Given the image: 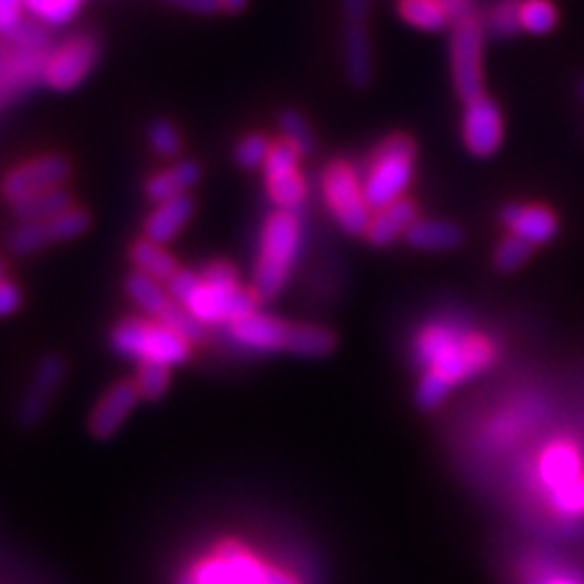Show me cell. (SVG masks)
<instances>
[{"label":"cell","instance_id":"1","mask_svg":"<svg viewBox=\"0 0 584 584\" xmlns=\"http://www.w3.org/2000/svg\"><path fill=\"white\" fill-rule=\"evenodd\" d=\"M230 336L249 351L290 353L300 359H326L339 346V339L329 326L292 324L261 312L230 324Z\"/></svg>","mask_w":584,"mask_h":584},{"label":"cell","instance_id":"2","mask_svg":"<svg viewBox=\"0 0 584 584\" xmlns=\"http://www.w3.org/2000/svg\"><path fill=\"white\" fill-rule=\"evenodd\" d=\"M302 246V224L298 212L275 210L261 226L259 259L253 269V292L261 302H269L283 292L290 281L292 265Z\"/></svg>","mask_w":584,"mask_h":584},{"label":"cell","instance_id":"3","mask_svg":"<svg viewBox=\"0 0 584 584\" xmlns=\"http://www.w3.org/2000/svg\"><path fill=\"white\" fill-rule=\"evenodd\" d=\"M416 359L453 387L492 361V346L480 336H461L443 326H431L416 339Z\"/></svg>","mask_w":584,"mask_h":584},{"label":"cell","instance_id":"4","mask_svg":"<svg viewBox=\"0 0 584 584\" xmlns=\"http://www.w3.org/2000/svg\"><path fill=\"white\" fill-rule=\"evenodd\" d=\"M110 346L134 363H161L169 367L188 363L193 353V344L169 326L139 316H127L110 329Z\"/></svg>","mask_w":584,"mask_h":584},{"label":"cell","instance_id":"5","mask_svg":"<svg viewBox=\"0 0 584 584\" xmlns=\"http://www.w3.org/2000/svg\"><path fill=\"white\" fill-rule=\"evenodd\" d=\"M416 147L407 134H392L373 151L363 178L365 200L371 210H383L407 193L414 175Z\"/></svg>","mask_w":584,"mask_h":584},{"label":"cell","instance_id":"6","mask_svg":"<svg viewBox=\"0 0 584 584\" xmlns=\"http://www.w3.org/2000/svg\"><path fill=\"white\" fill-rule=\"evenodd\" d=\"M322 198L336 224L351 236H365L373 210L365 200L363 181L346 161L329 163L322 173Z\"/></svg>","mask_w":584,"mask_h":584},{"label":"cell","instance_id":"7","mask_svg":"<svg viewBox=\"0 0 584 584\" xmlns=\"http://www.w3.org/2000/svg\"><path fill=\"white\" fill-rule=\"evenodd\" d=\"M482 49H485V22L473 10L453 22L451 34L453 85L463 103L485 95L482 93V83H485L482 81Z\"/></svg>","mask_w":584,"mask_h":584},{"label":"cell","instance_id":"8","mask_svg":"<svg viewBox=\"0 0 584 584\" xmlns=\"http://www.w3.org/2000/svg\"><path fill=\"white\" fill-rule=\"evenodd\" d=\"M259 295L249 288H212L200 283L195 288L193 295H190L181 308H185L190 314L195 316L202 324H234L239 320H244L249 314L259 312Z\"/></svg>","mask_w":584,"mask_h":584},{"label":"cell","instance_id":"9","mask_svg":"<svg viewBox=\"0 0 584 584\" xmlns=\"http://www.w3.org/2000/svg\"><path fill=\"white\" fill-rule=\"evenodd\" d=\"M71 173L73 167L67 157L47 154L40 159L24 161L20 167L8 171L3 183H0V193H3L10 205H18V202L47 193V190L67 188Z\"/></svg>","mask_w":584,"mask_h":584},{"label":"cell","instance_id":"10","mask_svg":"<svg viewBox=\"0 0 584 584\" xmlns=\"http://www.w3.org/2000/svg\"><path fill=\"white\" fill-rule=\"evenodd\" d=\"M300 154L285 142L273 144L263 163V183L278 210L298 212L308 198V183L300 171Z\"/></svg>","mask_w":584,"mask_h":584},{"label":"cell","instance_id":"11","mask_svg":"<svg viewBox=\"0 0 584 584\" xmlns=\"http://www.w3.org/2000/svg\"><path fill=\"white\" fill-rule=\"evenodd\" d=\"M100 44L93 34H79L63 42L44 63V81L54 91H73L95 69Z\"/></svg>","mask_w":584,"mask_h":584},{"label":"cell","instance_id":"12","mask_svg":"<svg viewBox=\"0 0 584 584\" xmlns=\"http://www.w3.org/2000/svg\"><path fill=\"white\" fill-rule=\"evenodd\" d=\"M63 377H67V361L57 353L44 355L40 365H37L28 390H24V397L20 400L18 422L22 429H34L42 424L49 404H52L59 387L63 385Z\"/></svg>","mask_w":584,"mask_h":584},{"label":"cell","instance_id":"13","mask_svg":"<svg viewBox=\"0 0 584 584\" xmlns=\"http://www.w3.org/2000/svg\"><path fill=\"white\" fill-rule=\"evenodd\" d=\"M504 122L500 108L487 95L465 103L463 112V142L473 157H492L502 147Z\"/></svg>","mask_w":584,"mask_h":584},{"label":"cell","instance_id":"14","mask_svg":"<svg viewBox=\"0 0 584 584\" xmlns=\"http://www.w3.org/2000/svg\"><path fill=\"white\" fill-rule=\"evenodd\" d=\"M139 402H142V395H139L134 380H120V383L110 385L103 397L95 402L91 416H88V434L95 441L112 439L137 410Z\"/></svg>","mask_w":584,"mask_h":584},{"label":"cell","instance_id":"15","mask_svg":"<svg viewBox=\"0 0 584 584\" xmlns=\"http://www.w3.org/2000/svg\"><path fill=\"white\" fill-rule=\"evenodd\" d=\"M195 214V200L190 195H178L171 200L157 202L149 218L144 220V239L154 241V244L167 246L171 241L185 230V224L193 220Z\"/></svg>","mask_w":584,"mask_h":584},{"label":"cell","instance_id":"16","mask_svg":"<svg viewBox=\"0 0 584 584\" xmlns=\"http://www.w3.org/2000/svg\"><path fill=\"white\" fill-rule=\"evenodd\" d=\"M341 54H344V73L353 88H367L373 81V47L367 37L365 22H346L344 42H341Z\"/></svg>","mask_w":584,"mask_h":584},{"label":"cell","instance_id":"17","mask_svg":"<svg viewBox=\"0 0 584 584\" xmlns=\"http://www.w3.org/2000/svg\"><path fill=\"white\" fill-rule=\"evenodd\" d=\"M416 220H419L416 205L412 200L402 198L397 202H392V205L373 212L365 239L371 241L373 246H390V244H395L397 239L407 236V232L412 230V224Z\"/></svg>","mask_w":584,"mask_h":584},{"label":"cell","instance_id":"18","mask_svg":"<svg viewBox=\"0 0 584 584\" xmlns=\"http://www.w3.org/2000/svg\"><path fill=\"white\" fill-rule=\"evenodd\" d=\"M502 222L510 226L512 234L526 239L533 246L545 244L557 232V218L553 210L543 205H506Z\"/></svg>","mask_w":584,"mask_h":584},{"label":"cell","instance_id":"19","mask_svg":"<svg viewBox=\"0 0 584 584\" xmlns=\"http://www.w3.org/2000/svg\"><path fill=\"white\" fill-rule=\"evenodd\" d=\"M200 178H202L200 163L188 161V159L175 161L169 169H163L149 178V181L144 183V195L147 200H151L157 205V202H163V200L188 195V190L195 188L200 183Z\"/></svg>","mask_w":584,"mask_h":584},{"label":"cell","instance_id":"20","mask_svg":"<svg viewBox=\"0 0 584 584\" xmlns=\"http://www.w3.org/2000/svg\"><path fill=\"white\" fill-rule=\"evenodd\" d=\"M124 292L130 298L137 310H142L149 320L161 322L173 308V298L169 295L167 283H159L154 278H149L139 271H132L124 278Z\"/></svg>","mask_w":584,"mask_h":584},{"label":"cell","instance_id":"21","mask_svg":"<svg viewBox=\"0 0 584 584\" xmlns=\"http://www.w3.org/2000/svg\"><path fill=\"white\" fill-rule=\"evenodd\" d=\"M130 261L134 265V271L154 278L159 283H169L171 278L181 271V265H178L175 256L167 246L154 244V241H149L144 236L132 241Z\"/></svg>","mask_w":584,"mask_h":584},{"label":"cell","instance_id":"22","mask_svg":"<svg viewBox=\"0 0 584 584\" xmlns=\"http://www.w3.org/2000/svg\"><path fill=\"white\" fill-rule=\"evenodd\" d=\"M404 239L419 251H453L463 244V230L453 222L419 218Z\"/></svg>","mask_w":584,"mask_h":584},{"label":"cell","instance_id":"23","mask_svg":"<svg viewBox=\"0 0 584 584\" xmlns=\"http://www.w3.org/2000/svg\"><path fill=\"white\" fill-rule=\"evenodd\" d=\"M71 208H73L71 190L54 188L47 190V193L22 200L18 205H12V214H16L18 222H49Z\"/></svg>","mask_w":584,"mask_h":584},{"label":"cell","instance_id":"24","mask_svg":"<svg viewBox=\"0 0 584 584\" xmlns=\"http://www.w3.org/2000/svg\"><path fill=\"white\" fill-rule=\"evenodd\" d=\"M397 8L404 22L424 32H439L453 22L443 0H400Z\"/></svg>","mask_w":584,"mask_h":584},{"label":"cell","instance_id":"25","mask_svg":"<svg viewBox=\"0 0 584 584\" xmlns=\"http://www.w3.org/2000/svg\"><path fill=\"white\" fill-rule=\"evenodd\" d=\"M42 224H44V234L49 239V246H52V244H67V241L83 236L88 230H91L93 218L85 208L73 205L71 210L59 214V218L42 222Z\"/></svg>","mask_w":584,"mask_h":584},{"label":"cell","instance_id":"26","mask_svg":"<svg viewBox=\"0 0 584 584\" xmlns=\"http://www.w3.org/2000/svg\"><path fill=\"white\" fill-rule=\"evenodd\" d=\"M278 130H281L283 142L295 149L300 157L314 154V149H316L314 132H312L308 118H304L300 110L285 108L281 115H278Z\"/></svg>","mask_w":584,"mask_h":584},{"label":"cell","instance_id":"27","mask_svg":"<svg viewBox=\"0 0 584 584\" xmlns=\"http://www.w3.org/2000/svg\"><path fill=\"white\" fill-rule=\"evenodd\" d=\"M543 477L557 490L580 477V459L570 446H553L543 455Z\"/></svg>","mask_w":584,"mask_h":584},{"label":"cell","instance_id":"28","mask_svg":"<svg viewBox=\"0 0 584 584\" xmlns=\"http://www.w3.org/2000/svg\"><path fill=\"white\" fill-rule=\"evenodd\" d=\"M134 385L144 402H157L171 387V367L161 363H137Z\"/></svg>","mask_w":584,"mask_h":584},{"label":"cell","instance_id":"29","mask_svg":"<svg viewBox=\"0 0 584 584\" xmlns=\"http://www.w3.org/2000/svg\"><path fill=\"white\" fill-rule=\"evenodd\" d=\"M6 246L12 256H32V253H40L42 249L49 246L44 224L42 222H20L16 230L8 234Z\"/></svg>","mask_w":584,"mask_h":584},{"label":"cell","instance_id":"30","mask_svg":"<svg viewBox=\"0 0 584 584\" xmlns=\"http://www.w3.org/2000/svg\"><path fill=\"white\" fill-rule=\"evenodd\" d=\"M83 6V0H28V8L32 16L44 22L52 24V28H61V24H69Z\"/></svg>","mask_w":584,"mask_h":584},{"label":"cell","instance_id":"31","mask_svg":"<svg viewBox=\"0 0 584 584\" xmlns=\"http://www.w3.org/2000/svg\"><path fill=\"white\" fill-rule=\"evenodd\" d=\"M522 3L524 0H500L490 10V32L494 37L510 40V37L522 32Z\"/></svg>","mask_w":584,"mask_h":584},{"label":"cell","instance_id":"32","mask_svg":"<svg viewBox=\"0 0 584 584\" xmlns=\"http://www.w3.org/2000/svg\"><path fill=\"white\" fill-rule=\"evenodd\" d=\"M557 24V10L551 0H524L522 30L531 34H548Z\"/></svg>","mask_w":584,"mask_h":584},{"label":"cell","instance_id":"33","mask_svg":"<svg viewBox=\"0 0 584 584\" xmlns=\"http://www.w3.org/2000/svg\"><path fill=\"white\" fill-rule=\"evenodd\" d=\"M271 149H273V142L265 134H261V132L246 134L234 149V161L246 171L263 169V163H265V159H269Z\"/></svg>","mask_w":584,"mask_h":584},{"label":"cell","instance_id":"34","mask_svg":"<svg viewBox=\"0 0 584 584\" xmlns=\"http://www.w3.org/2000/svg\"><path fill=\"white\" fill-rule=\"evenodd\" d=\"M149 147L157 151L161 159H175L181 154L183 142H181V132H178V127L169 120H154L149 124Z\"/></svg>","mask_w":584,"mask_h":584},{"label":"cell","instance_id":"35","mask_svg":"<svg viewBox=\"0 0 584 584\" xmlns=\"http://www.w3.org/2000/svg\"><path fill=\"white\" fill-rule=\"evenodd\" d=\"M531 253H533V244H528V241L522 236L510 234L506 239H502V244L497 246V251H494V263H497V269L502 273H512L516 269H522Z\"/></svg>","mask_w":584,"mask_h":584},{"label":"cell","instance_id":"36","mask_svg":"<svg viewBox=\"0 0 584 584\" xmlns=\"http://www.w3.org/2000/svg\"><path fill=\"white\" fill-rule=\"evenodd\" d=\"M449 392H451V385L446 383V380L439 377L436 373L426 371L422 375V380H419V385H416V404L424 412H431V410H436L439 404L449 397Z\"/></svg>","mask_w":584,"mask_h":584},{"label":"cell","instance_id":"37","mask_svg":"<svg viewBox=\"0 0 584 584\" xmlns=\"http://www.w3.org/2000/svg\"><path fill=\"white\" fill-rule=\"evenodd\" d=\"M202 283L212 288H236L239 275L230 261H210L198 271Z\"/></svg>","mask_w":584,"mask_h":584},{"label":"cell","instance_id":"38","mask_svg":"<svg viewBox=\"0 0 584 584\" xmlns=\"http://www.w3.org/2000/svg\"><path fill=\"white\" fill-rule=\"evenodd\" d=\"M28 6V0H0V34L16 37L22 28V8Z\"/></svg>","mask_w":584,"mask_h":584},{"label":"cell","instance_id":"39","mask_svg":"<svg viewBox=\"0 0 584 584\" xmlns=\"http://www.w3.org/2000/svg\"><path fill=\"white\" fill-rule=\"evenodd\" d=\"M555 504L563 512H582L584 510V480L577 477L567 485L555 490Z\"/></svg>","mask_w":584,"mask_h":584},{"label":"cell","instance_id":"40","mask_svg":"<svg viewBox=\"0 0 584 584\" xmlns=\"http://www.w3.org/2000/svg\"><path fill=\"white\" fill-rule=\"evenodd\" d=\"M198 283H200V273L181 269V271H178V273L171 278V281L167 283V290H169V295L173 298V302L183 304L190 295H193Z\"/></svg>","mask_w":584,"mask_h":584},{"label":"cell","instance_id":"41","mask_svg":"<svg viewBox=\"0 0 584 584\" xmlns=\"http://www.w3.org/2000/svg\"><path fill=\"white\" fill-rule=\"evenodd\" d=\"M20 308H22V292H20V288L12 281H6V278H0V320H6V316H12Z\"/></svg>","mask_w":584,"mask_h":584},{"label":"cell","instance_id":"42","mask_svg":"<svg viewBox=\"0 0 584 584\" xmlns=\"http://www.w3.org/2000/svg\"><path fill=\"white\" fill-rule=\"evenodd\" d=\"M161 3L185 12H195V16H212V12L222 10V0H161Z\"/></svg>","mask_w":584,"mask_h":584},{"label":"cell","instance_id":"43","mask_svg":"<svg viewBox=\"0 0 584 584\" xmlns=\"http://www.w3.org/2000/svg\"><path fill=\"white\" fill-rule=\"evenodd\" d=\"M371 6L373 0H341V8H344V16L349 22H363Z\"/></svg>","mask_w":584,"mask_h":584},{"label":"cell","instance_id":"44","mask_svg":"<svg viewBox=\"0 0 584 584\" xmlns=\"http://www.w3.org/2000/svg\"><path fill=\"white\" fill-rule=\"evenodd\" d=\"M443 3H446L453 22L463 16H467V12H473V0H443Z\"/></svg>","mask_w":584,"mask_h":584},{"label":"cell","instance_id":"45","mask_svg":"<svg viewBox=\"0 0 584 584\" xmlns=\"http://www.w3.org/2000/svg\"><path fill=\"white\" fill-rule=\"evenodd\" d=\"M249 6V0H222V10L232 12V16H236V12H241Z\"/></svg>","mask_w":584,"mask_h":584},{"label":"cell","instance_id":"46","mask_svg":"<svg viewBox=\"0 0 584 584\" xmlns=\"http://www.w3.org/2000/svg\"><path fill=\"white\" fill-rule=\"evenodd\" d=\"M577 91H580V98H582V100H584V81H582V83H580V88H577Z\"/></svg>","mask_w":584,"mask_h":584},{"label":"cell","instance_id":"47","mask_svg":"<svg viewBox=\"0 0 584 584\" xmlns=\"http://www.w3.org/2000/svg\"><path fill=\"white\" fill-rule=\"evenodd\" d=\"M0 278H3V263H0Z\"/></svg>","mask_w":584,"mask_h":584},{"label":"cell","instance_id":"48","mask_svg":"<svg viewBox=\"0 0 584 584\" xmlns=\"http://www.w3.org/2000/svg\"><path fill=\"white\" fill-rule=\"evenodd\" d=\"M553 584H570V582H553Z\"/></svg>","mask_w":584,"mask_h":584}]
</instances>
